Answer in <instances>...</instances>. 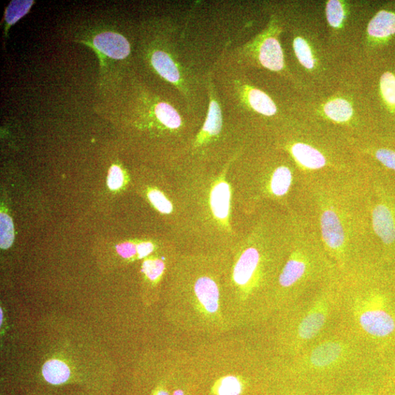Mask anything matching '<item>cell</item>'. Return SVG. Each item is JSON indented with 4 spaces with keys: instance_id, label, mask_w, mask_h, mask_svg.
<instances>
[{
    "instance_id": "9c48e42d",
    "label": "cell",
    "mask_w": 395,
    "mask_h": 395,
    "mask_svg": "<svg viewBox=\"0 0 395 395\" xmlns=\"http://www.w3.org/2000/svg\"><path fill=\"white\" fill-rule=\"evenodd\" d=\"M231 189L224 180L213 186L210 194V206L215 217L224 225H228L230 212Z\"/></svg>"
},
{
    "instance_id": "4fadbf2b",
    "label": "cell",
    "mask_w": 395,
    "mask_h": 395,
    "mask_svg": "<svg viewBox=\"0 0 395 395\" xmlns=\"http://www.w3.org/2000/svg\"><path fill=\"white\" fill-rule=\"evenodd\" d=\"M294 180V173L288 167H277L271 175L268 190L274 197H285L290 192Z\"/></svg>"
},
{
    "instance_id": "cb8c5ba5",
    "label": "cell",
    "mask_w": 395,
    "mask_h": 395,
    "mask_svg": "<svg viewBox=\"0 0 395 395\" xmlns=\"http://www.w3.org/2000/svg\"><path fill=\"white\" fill-rule=\"evenodd\" d=\"M294 48L301 64L306 68H313L314 60L309 44L302 38H297L294 42Z\"/></svg>"
},
{
    "instance_id": "277c9868",
    "label": "cell",
    "mask_w": 395,
    "mask_h": 395,
    "mask_svg": "<svg viewBox=\"0 0 395 395\" xmlns=\"http://www.w3.org/2000/svg\"><path fill=\"white\" fill-rule=\"evenodd\" d=\"M371 228L378 239L386 245L395 243V215L392 208L383 201L369 203Z\"/></svg>"
},
{
    "instance_id": "2e32d148",
    "label": "cell",
    "mask_w": 395,
    "mask_h": 395,
    "mask_svg": "<svg viewBox=\"0 0 395 395\" xmlns=\"http://www.w3.org/2000/svg\"><path fill=\"white\" fill-rule=\"evenodd\" d=\"M42 373L46 382L52 385H61L68 382L70 371L64 362L52 359L44 364Z\"/></svg>"
},
{
    "instance_id": "484cf974",
    "label": "cell",
    "mask_w": 395,
    "mask_h": 395,
    "mask_svg": "<svg viewBox=\"0 0 395 395\" xmlns=\"http://www.w3.org/2000/svg\"><path fill=\"white\" fill-rule=\"evenodd\" d=\"M327 18L331 26L339 27L344 19V10L339 1L331 0L327 5Z\"/></svg>"
},
{
    "instance_id": "f1b7e54d",
    "label": "cell",
    "mask_w": 395,
    "mask_h": 395,
    "mask_svg": "<svg viewBox=\"0 0 395 395\" xmlns=\"http://www.w3.org/2000/svg\"><path fill=\"white\" fill-rule=\"evenodd\" d=\"M124 183V175L119 166H113L108 176V186L111 189H118Z\"/></svg>"
},
{
    "instance_id": "ffe728a7",
    "label": "cell",
    "mask_w": 395,
    "mask_h": 395,
    "mask_svg": "<svg viewBox=\"0 0 395 395\" xmlns=\"http://www.w3.org/2000/svg\"><path fill=\"white\" fill-rule=\"evenodd\" d=\"M34 3L32 0H16L12 1L6 11V21L10 26L17 23L29 12Z\"/></svg>"
},
{
    "instance_id": "7402d4cb",
    "label": "cell",
    "mask_w": 395,
    "mask_h": 395,
    "mask_svg": "<svg viewBox=\"0 0 395 395\" xmlns=\"http://www.w3.org/2000/svg\"><path fill=\"white\" fill-rule=\"evenodd\" d=\"M242 391V385L240 380L233 375L222 378L217 389L218 395H240Z\"/></svg>"
},
{
    "instance_id": "603a6c76",
    "label": "cell",
    "mask_w": 395,
    "mask_h": 395,
    "mask_svg": "<svg viewBox=\"0 0 395 395\" xmlns=\"http://www.w3.org/2000/svg\"><path fill=\"white\" fill-rule=\"evenodd\" d=\"M288 395H328V389L295 379V383Z\"/></svg>"
},
{
    "instance_id": "83f0119b",
    "label": "cell",
    "mask_w": 395,
    "mask_h": 395,
    "mask_svg": "<svg viewBox=\"0 0 395 395\" xmlns=\"http://www.w3.org/2000/svg\"><path fill=\"white\" fill-rule=\"evenodd\" d=\"M165 269L164 263L159 259L146 260L143 263L142 270L151 281H156L162 275Z\"/></svg>"
},
{
    "instance_id": "5b68a950",
    "label": "cell",
    "mask_w": 395,
    "mask_h": 395,
    "mask_svg": "<svg viewBox=\"0 0 395 395\" xmlns=\"http://www.w3.org/2000/svg\"><path fill=\"white\" fill-rule=\"evenodd\" d=\"M291 153L297 164L304 171H307V173H309V177L310 173L311 175L315 173L313 180L316 178V173H318V171L324 169L328 166V160L325 155L311 144L303 142L296 143L292 145Z\"/></svg>"
},
{
    "instance_id": "d6a6232c",
    "label": "cell",
    "mask_w": 395,
    "mask_h": 395,
    "mask_svg": "<svg viewBox=\"0 0 395 395\" xmlns=\"http://www.w3.org/2000/svg\"><path fill=\"white\" fill-rule=\"evenodd\" d=\"M378 395H395L393 393H391L389 390L385 389H379Z\"/></svg>"
},
{
    "instance_id": "5bb4252c",
    "label": "cell",
    "mask_w": 395,
    "mask_h": 395,
    "mask_svg": "<svg viewBox=\"0 0 395 395\" xmlns=\"http://www.w3.org/2000/svg\"><path fill=\"white\" fill-rule=\"evenodd\" d=\"M222 109L219 107L217 101L215 98H211L207 120L198 137L197 142L203 143L209 138L219 134L222 130Z\"/></svg>"
},
{
    "instance_id": "f546056e",
    "label": "cell",
    "mask_w": 395,
    "mask_h": 395,
    "mask_svg": "<svg viewBox=\"0 0 395 395\" xmlns=\"http://www.w3.org/2000/svg\"><path fill=\"white\" fill-rule=\"evenodd\" d=\"M375 157L385 166L395 171V152L388 149H380L375 153Z\"/></svg>"
},
{
    "instance_id": "52a82bcc",
    "label": "cell",
    "mask_w": 395,
    "mask_h": 395,
    "mask_svg": "<svg viewBox=\"0 0 395 395\" xmlns=\"http://www.w3.org/2000/svg\"><path fill=\"white\" fill-rule=\"evenodd\" d=\"M261 261V255L256 247L246 249L234 267L233 278L240 286H246L255 277Z\"/></svg>"
},
{
    "instance_id": "1f68e13d",
    "label": "cell",
    "mask_w": 395,
    "mask_h": 395,
    "mask_svg": "<svg viewBox=\"0 0 395 395\" xmlns=\"http://www.w3.org/2000/svg\"><path fill=\"white\" fill-rule=\"evenodd\" d=\"M153 250L154 246L151 242H142L137 245V253L140 258L148 256Z\"/></svg>"
},
{
    "instance_id": "9a60e30c",
    "label": "cell",
    "mask_w": 395,
    "mask_h": 395,
    "mask_svg": "<svg viewBox=\"0 0 395 395\" xmlns=\"http://www.w3.org/2000/svg\"><path fill=\"white\" fill-rule=\"evenodd\" d=\"M368 32L374 38H385L395 33V14L386 10L380 11L371 21Z\"/></svg>"
},
{
    "instance_id": "e0dca14e",
    "label": "cell",
    "mask_w": 395,
    "mask_h": 395,
    "mask_svg": "<svg viewBox=\"0 0 395 395\" xmlns=\"http://www.w3.org/2000/svg\"><path fill=\"white\" fill-rule=\"evenodd\" d=\"M249 104L257 112L266 115H274L277 107L271 98L261 91L251 89L247 94Z\"/></svg>"
},
{
    "instance_id": "44dd1931",
    "label": "cell",
    "mask_w": 395,
    "mask_h": 395,
    "mask_svg": "<svg viewBox=\"0 0 395 395\" xmlns=\"http://www.w3.org/2000/svg\"><path fill=\"white\" fill-rule=\"evenodd\" d=\"M14 240V228L11 218L5 213L0 215V246L9 248Z\"/></svg>"
},
{
    "instance_id": "3957f363",
    "label": "cell",
    "mask_w": 395,
    "mask_h": 395,
    "mask_svg": "<svg viewBox=\"0 0 395 395\" xmlns=\"http://www.w3.org/2000/svg\"><path fill=\"white\" fill-rule=\"evenodd\" d=\"M330 302L327 297H321L300 319L297 334L302 343L315 339L325 327L331 310Z\"/></svg>"
},
{
    "instance_id": "d6986e66",
    "label": "cell",
    "mask_w": 395,
    "mask_h": 395,
    "mask_svg": "<svg viewBox=\"0 0 395 395\" xmlns=\"http://www.w3.org/2000/svg\"><path fill=\"white\" fill-rule=\"evenodd\" d=\"M155 112L160 123L169 129H178L182 125L180 115L166 102H160Z\"/></svg>"
},
{
    "instance_id": "8fae6325",
    "label": "cell",
    "mask_w": 395,
    "mask_h": 395,
    "mask_svg": "<svg viewBox=\"0 0 395 395\" xmlns=\"http://www.w3.org/2000/svg\"><path fill=\"white\" fill-rule=\"evenodd\" d=\"M259 60L265 68L278 71L284 68V54L281 44L274 38H267L261 44Z\"/></svg>"
},
{
    "instance_id": "8992f818",
    "label": "cell",
    "mask_w": 395,
    "mask_h": 395,
    "mask_svg": "<svg viewBox=\"0 0 395 395\" xmlns=\"http://www.w3.org/2000/svg\"><path fill=\"white\" fill-rule=\"evenodd\" d=\"M378 385L373 380L357 373L328 389V395H378Z\"/></svg>"
},
{
    "instance_id": "7a4b0ae2",
    "label": "cell",
    "mask_w": 395,
    "mask_h": 395,
    "mask_svg": "<svg viewBox=\"0 0 395 395\" xmlns=\"http://www.w3.org/2000/svg\"><path fill=\"white\" fill-rule=\"evenodd\" d=\"M356 274L353 287L348 289L353 318L365 334L374 339L387 338L395 332V317L389 311L384 297L364 288Z\"/></svg>"
},
{
    "instance_id": "7c38bea8",
    "label": "cell",
    "mask_w": 395,
    "mask_h": 395,
    "mask_svg": "<svg viewBox=\"0 0 395 395\" xmlns=\"http://www.w3.org/2000/svg\"><path fill=\"white\" fill-rule=\"evenodd\" d=\"M151 63L155 70L164 79L175 84H180L181 73L178 65L167 53L162 51L154 52Z\"/></svg>"
},
{
    "instance_id": "ba28073f",
    "label": "cell",
    "mask_w": 395,
    "mask_h": 395,
    "mask_svg": "<svg viewBox=\"0 0 395 395\" xmlns=\"http://www.w3.org/2000/svg\"><path fill=\"white\" fill-rule=\"evenodd\" d=\"M93 43L102 54L116 60L126 58L130 52V44L127 39L117 33L99 34L95 37Z\"/></svg>"
},
{
    "instance_id": "d4e9b609",
    "label": "cell",
    "mask_w": 395,
    "mask_h": 395,
    "mask_svg": "<svg viewBox=\"0 0 395 395\" xmlns=\"http://www.w3.org/2000/svg\"><path fill=\"white\" fill-rule=\"evenodd\" d=\"M380 91L389 104L395 106V77L387 72L380 78Z\"/></svg>"
},
{
    "instance_id": "30bf717a",
    "label": "cell",
    "mask_w": 395,
    "mask_h": 395,
    "mask_svg": "<svg viewBox=\"0 0 395 395\" xmlns=\"http://www.w3.org/2000/svg\"><path fill=\"white\" fill-rule=\"evenodd\" d=\"M195 294L204 310L215 313L219 307V289L216 283L208 277H203L196 282Z\"/></svg>"
},
{
    "instance_id": "6da1fadb",
    "label": "cell",
    "mask_w": 395,
    "mask_h": 395,
    "mask_svg": "<svg viewBox=\"0 0 395 395\" xmlns=\"http://www.w3.org/2000/svg\"><path fill=\"white\" fill-rule=\"evenodd\" d=\"M363 179L329 176L304 184L311 209L306 214L316 226L327 255L348 266L363 252L371 219Z\"/></svg>"
},
{
    "instance_id": "4316f807",
    "label": "cell",
    "mask_w": 395,
    "mask_h": 395,
    "mask_svg": "<svg viewBox=\"0 0 395 395\" xmlns=\"http://www.w3.org/2000/svg\"><path fill=\"white\" fill-rule=\"evenodd\" d=\"M148 198L153 206L161 213L170 214L173 211L171 201L159 190L153 189L148 194Z\"/></svg>"
},
{
    "instance_id": "4dcf8cb0",
    "label": "cell",
    "mask_w": 395,
    "mask_h": 395,
    "mask_svg": "<svg viewBox=\"0 0 395 395\" xmlns=\"http://www.w3.org/2000/svg\"><path fill=\"white\" fill-rule=\"evenodd\" d=\"M118 254L123 258L134 257L137 253V246L133 243L125 242L116 247Z\"/></svg>"
},
{
    "instance_id": "836d02e7",
    "label": "cell",
    "mask_w": 395,
    "mask_h": 395,
    "mask_svg": "<svg viewBox=\"0 0 395 395\" xmlns=\"http://www.w3.org/2000/svg\"><path fill=\"white\" fill-rule=\"evenodd\" d=\"M155 395H169L165 390H159Z\"/></svg>"
},
{
    "instance_id": "e575fe53",
    "label": "cell",
    "mask_w": 395,
    "mask_h": 395,
    "mask_svg": "<svg viewBox=\"0 0 395 395\" xmlns=\"http://www.w3.org/2000/svg\"><path fill=\"white\" fill-rule=\"evenodd\" d=\"M173 395H184V392L182 390H177Z\"/></svg>"
},
{
    "instance_id": "ac0fdd59",
    "label": "cell",
    "mask_w": 395,
    "mask_h": 395,
    "mask_svg": "<svg viewBox=\"0 0 395 395\" xmlns=\"http://www.w3.org/2000/svg\"><path fill=\"white\" fill-rule=\"evenodd\" d=\"M325 111L330 118L335 122L343 123L353 116V107L343 99L333 100L325 105Z\"/></svg>"
}]
</instances>
